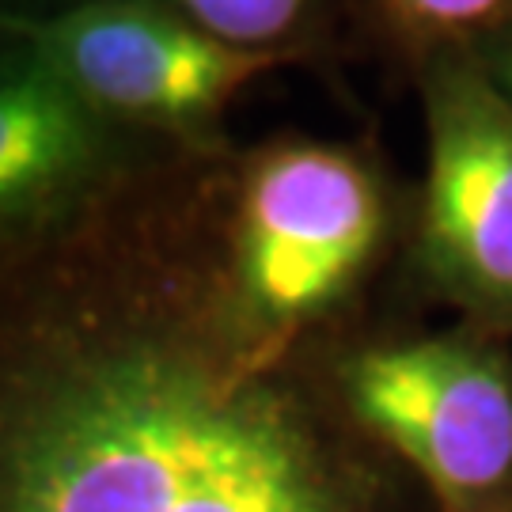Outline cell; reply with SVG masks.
<instances>
[{"instance_id":"3","label":"cell","mask_w":512,"mask_h":512,"mask_svg":"<svg viewBox=\"0 0 512 512\" xmlns=\"http://www.w3.org/2000/svg\"><path fill=\"white\" fill-rule=\"evenodd\" d=\"M425 251L452 293L512 311V99L478 61L429 84Z\"/></svg>"},{"instance_id":"6","label":"cell","mask_w":512,"mask_h":512,"mask_svg":"<svg viewBox=\"0 0 512 512\" xmlns=\"http://www.w3.org/2000/svg\"><path fill=\"white\" fill-rule=\"evenodd\" d=\"M175 512H334L304 444L274 406L239 395Z\"/></svg>"},{"instance_id":"4","label":"cell","mask_w":512,"mask_h":512,"mask_svg":"<svg viewBox=\"0 0 512 512\" xmlns=\"http://www.w3.org/2000/svg\"><path fill=\"white\" fill-rule=\"evenodd\" d=\"M380 236V194L361 164L327 148L281 152L243 213V274L258 304L296 315L357 274Z\"/></svg>"},{"instance_id":"9","label":"cell","mask_w":512,"mask_h":512,"mask_svg":"<svg viewBox=\"0 0 512 512\" xmlns=\"http://www.w3.org/2000/svg\"><path fill=\"white\" fill-rule=\"evenodd\" d=\"M486 69H490V76H494L497 84H501V88L509 92V99H512V38L501 46V50H497V57L486 65Z\"/></svg>"},{"instance_id":"5","label":"cell","mask_w":512,"mask_h":512,"mask_svg":"<svg viewBox=\"0 0 512 512\" xmlns=\"http://www.w3.org/2000/svg\"><path fill=\"white\" fill-rule=\"evenodd\" d=\"M46 46L84 95L133 114H198L247 84L262 54L141 8H88L46 27Z\"/></svg>"},{"instance_id":"7","label":"cell","mask_w":512,"mask_h":512,"mask_svg":"<svg viewBox=\"0 0 512 512\" xmlns=\"http://www.w3.org/2000/svg\"><path fill=\"white\" fill-rule=\"evenodd\" d=\"M205 27V35L228 46H255L289 31L300 0H179Z\"/></svg>"},{"instance_id":"1","label":"cell","mask_w":512,"mask_h":512,"mask_svg":"<svg viewBox=\"0 0 512 512\" xmlns=\"http://www.w3.org/2000/svg\"><path fill=\"white\" fill-rule=\"evenodd\" d=\"M236 403L190 368H107L19 437L0 512H175Z\"/></svg>"},{"instance_id":"8","label":"cell","mask_w":512,"mask_h":512,"mask_svg":"<svg viewBox=\"0 0 512 512\" xmlns=\"http://www.w3.org/2000/svg\"><path fill=\"white\" fill-rule=\"evenodd\" d=\"M395 8L429 38H471L512 19V0H395Z\"/></svg>"},{"instance_id":"2","label":"cell","mask_w":512,"mask_h":512,"mask_svg":"<svg viewBox=\"0 0 512 512\" xmlns=\"http://www.w3.org/2000/svg\"><path fill=\"white\" fill-rule=\"evenodd\" d=\"M357 414L459 505L512 475V376L467 342L365 353L349 376Z\"/></svg>"}]
</instances>
